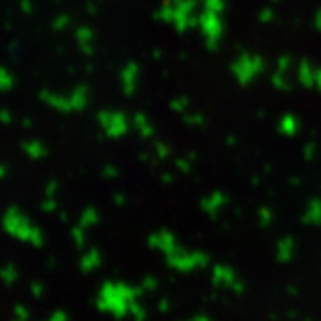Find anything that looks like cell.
Segmentation results:
<instances>
[{
	"instance_id": "cell-1",
	"label": "cell",
	"mask_w": 321,
	"mask_h": 321,
	"mask_svg": "<svg viewBox=\"0 0 321 321\" xmlns=\"http://www.w3.org/2000/svg\"><path fill=\"white\" fill-rule=\"evenodd\" d=\"M141 289L121 280H107L98 287L95 296V307L102 314L114 319H128L132 310L139 303Z\"/></svg>"
},
{
	"instance_id": "cell-2",
	"label": "cell",
	"mask_w": 321,
	"mask_h": 321,
	"mask_svg": "<svg viewBox=\"0 0 321 321\" xmlns=\"http://www.w3.org/2000/svg\"><path fill=\"white\" fill-rule=\"evenodd\" d=\"M2 227L11 237H14L16 241L27 243V245L32 246H41L43 241H45V235L43 232L29 220L27 216L20 212L16 209H11L6 212L2 220Z\"/></svg>"
},
{
	"instance_id": "cell-3",
	"label": "cell",
	"mask_w": 321,
	"mask_h": 321,
	"mask_svg": "<svg viewBox=\"0 0 321 321\" xmlns=\"http://www.w3.org/2000/svg\"><path fill=\"white\" fill-rule=\"evenodd\" d=\"M164 255H166L168 266L175 271H180V273H193V271L202 270L209 264V257L205 253L191 252V250L178 248V246H175Z\"/></svg>"
},
{
	"instance_id": "cell-4",
	"label": "cell",
	"mask_w": 321,
	"mask_h": 321,
	"mask_svg": "<svg viewBox=\"0 0 321 321\" xmlns=\"http://www.w3.org/2000/svg\"><path fill=\"white\" fill-rule=\"evenodd\" d=\"M210 282L214 287L235 292V295H241L245 291V282L239 278V275L230 266H225V264H218L210 270Z\"/></svg>"
},
{
	"instance_id": "cell-5",
	"label": "cell",
	"mask_w": 321,
	"mask_h": 321,
	"mask_svg": "<svg viewBox=\"0 0 321 321\" xmlns=\"http://www.w3.org/2000/svg\"><path fill=\"white\" fill-rule=\"evenodd\" d=\"M78 266H81V270L84 271V273H93V271H96L102 266V255H100V252H96V250H89V252H86L84 255L81 257Z\"/></svg>"
},
{
	"instance_id": "cell-6",
	"label": "cell",
	"mask_w": 321,
	"mask_h": 321,
	"mask_svg": "<svg viewBox=\"0 0 321 321\" xmlns=\"http://www.w3.org/2000/svg\"><path fill=\"white\" fill-rule=\"evenodd\" d=\"M295 255V241L292 239H282L277 246V259L280 262H289Z\"/></svg>"
},
{
	"instance_id": "cell-7",
	"label": "cell",
	"mask_w": 321,
	"mask_h": 321,
	"mask_svg": "<svg viewBox=\"0 0 321 321\" xmlns=\"http://www.w3.org/2000/svg\"><path fill=\"white\" fill-rule=\"evenodd\" d=\"M18 278H20V271H18V268L13 266V264H7V266H4L2 270H0V280L4 282V285L16 284Z\"/></svg>"
},
{
	"instance_id": "cell-8",
	"label": "cell",
	"mask_w": 321,
	"mask_h": 321,
	"mask_svg": "<svg viewBox=\"0 0 321 321\" xmlns=\"http://www.w3.org/2000/svg\"><path fill=\"white\" fill-rule=\"evenodd\" d=\"M31 310L27 309L25 305H16L13 309V314H11L9 321H31Z\"/></svg>"
},
{
	"instance_id": "cell-9",
	"label": "cell",
	"mask_w": 321,
	"mask_h": 321,
	"mask_svg": "<svg viewBox=\"0 0 321 321\" xmlns=\"http://www.w3.org/2000/svg\"><path fill=\"white\" fill-rule=\"evenodd\" d=\"M130 321H148V312H146L145 305H143L141 302L136 305V309L132 310L130 317H128Z\"/></svg>"
},
{
	"instance_id": "cell-10",
	"label": "cell",
	"mask_w": 321,
	"mask_h": 321,
	"mask_svg": "<svg viewBox=\"0 0 321 321\" xmlns=\"http://www.w3.org/2000/svg\"><path fill=\"white\" fill-rule=\"evenodd\" d=\"M157 280L153 277H145L141 280V284H139V289H141V292H153L157 289Z\"/></svg>"
},
{
	"instance_id": "cell-11",
	"label": "cell",
	"mask_w": 321,
	"mask_h": 321,
	"mask_svg": "<svg viewBox=\"0 0 321 321\" xmlns=\"http://www.w3.org/2000/svg\"><path fill=\"white\" fill-rule=\"evenodd\" d=\"M43 321H70V316L64 310H54L50 316H46Z\"/></svg>"
},
{
	"instance_id": "cell-12",
	"label": "cell",
	"mask_w": 321,
	"mask_h": 321,
	"mask_svg": "<svg viewBox=\"0 0 321 321\" xmlns=\"http://www.w3.org/2000/svg\"><path fill=\"white\" fill-rule=\"evenodd\" d=\"M31 295L34 296L36 300L43 298V295H45V285H43L41 282H34V284L31 285Z\"/></svg>"
},
{
	"instance_id": "cell-13",
	"label": "cell",
	"mask_w": 321,
	"mask_h": 321,
	"mask_svg": "<svg viewBox=\"0 0 321 321\" xmlns=\"http://www.w3.org/2000/svg\"><path fill=\"white\" fill-rule=\"evenodd\" d=\"M157 309H159V312L168 314L171 310V302L168 298H160L159 303H157Z\"/></svg>"
},
{
	"instance_id": "cell-14",
	"label": "cell",
	"mask_w": 321,
	"mask_h": 321,
	"mask_svg": "<svg viewBox=\"0 0 321 321\" xmlns=\"http://www.w3.org/2000/svg\"><path fill=\"white\" fill-rule=\"evenodd\" d=\"M188 321H214V319L209 316V314H205V312H198V314H193V316L189 317Z\"/></svg>"
}]
</instances>
